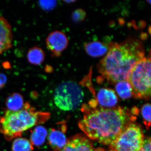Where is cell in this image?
I'll use <instances>...</instances> for the list:
<instances>
[{
  "label": "cell",
  "mask_w": 151,
  "mask_h": 151,
  "mask_svg": "<svg viewBox=\"0 0 151 151\" xmlns=\"http://www.w3.org/2000/svg\"><path fill=\"white\" fill-rule=\"evenodd\" d=\"M78 126L89 139L104 145H111L128 124L136 120L137 109L116 107L84 108Z\"/></svg>",
  "instance_id": "obj_1"
},
{
  "label": "cell",
  "mask_w": 151,
  "mask_h": 151,
  "mask_svg": "<svg viewBox=\"0 0 151 151\" xmlns=\"http://www.w3.org/2000/svg\"><path fill=\"white\" fill-rule=\"evenodd\" d=\"M145 55V50L140 40L129 37L121 43L109 44L108 53L97 65L101 78L115 84L128 81L134 65Z\"/></svg>",
  "instance_id": "obj_2"
},
{
  "label": "cell",
  "mask_w": 151,
  "mask_h": 151,
  "mask_svg": "<svg viewBox=\"0 0 151 151\" xmlns=\"http://www.w3.org/2000/svg\"><path fill=\"white\" fill-rule=\"evenodd\" d=\"M50 117L47 112L36 111L28 103L22 110L7 111L0 117V132L6 140L20 137L23 132L37 124H43Z\"/></svg>",
  "instance_id": "obj_3"
},
{
  "label": "cell",
  "mask_w": 151,
  "mask_h": 151,
  "mask_svg": "<svg viewBox=\"0 0 151 151\" xmlns=\"http://www.w3.org/2000/svg\"><path fill=\"white\" fill-rule=\"evenodd\" d=\"M128 81L132 86V95L136 99L149 100L151 94L150 56L145 57L134 65Z\"/></svg>",
  "instance_id": "obj_4"
},
{
  "label": "cell",
  "mask_w": 151,
  "mask_h": 151,
  "mask_svg": "<svg viewBox=\"0 0 151 151\" xmlns=\"http://www.w3.org/2000/svg\"><path fill=\"white\" fill-rule=\"evenodd\" d=\"M84 92L81 86L74 81H63L55 90L54 100L55 105L64 111H70L81 105Z\"/></svg>",
  "instance_id": "obj_5"
},
{
  "label": "cell",
  "mask_w": 151,
  "mask_h": 151,
  "mask_svg": "<svg viewBox=\"0 0 151 151\" xmlns=\"http://www.w3.org/2000/svg\"><path fill=\"white\" fill-rule=\"evenodd\" d=\"M144 139L142 127L132 122L124 128L110 147L114 151H139Z\"/></svg>",
  "instance_id": "obj_6"
},
{
  "label": "cell",
  "mask_w": 151,
  "mask_h": 151,
  "mask_svg": "<svg viewBox=\"0 0 151 151\" xmlns=\"http://www.w3.org/2000/svg\"><path fill=\"white\" fill-rule=\"evenodd\" d=\"M46 46L53 56L59 57L67 47L68 39L64 33L55 31L50 33L47 37Z\"/></svg>",
  "instance_id": "obj_7"
},
{
  "label": "cell",
  "mask_w": 151,
  "mask_h": 151,
  "mask_svg": "<svg viewBox=\"0 0 151 151\" xmlns=\"http://www.w3.org/2000/svg\"><path fill=\"white\" fill-rule=\"evenodd\" d=\"M54 151H95L92 142L84 135L78 134L68 140L63 148Z\"/></svg>",
  "instance_id": "obj_8"
},
{
  "label": "cell",
  "mask_w": 151,
  "mask_h": 151,
  "mask_svg": "<svg viewBox=\"0 0 151 151\" xmlns=\"http://www.w3.org/2000/svg\"><path fill=\"white\" fill-rule=\"evenodd\" d=\"M13 37L10 24L4 17L0 15V55L12 47Z\"/></svg>",
  "instance_id": "obj_9"
},
{
  "label": "cell",
  "mask_w": 151,
  "mask_h": 151,
  "mask_svg": "<svg viewBox=\"0 0 151 151\" xmlns=\"http://www.w3.org/2000/svg\"><path fill=\"white\" fill-rule=\"evenodd\" d=\"M97 99L99 104L105 108H114L118 102L116 92L110 88L100 89L97 93Z\"/></svg>",
  "instance_id": "obj_10"
},
{
  "label": "cell",
  "mask_w": 151,
  "mask_h": 151,
  "mask_svg": "<svg viewBox=\"0 0 151 151\" xmlns=\"http://www.w3.org/2000/svg\"><path fill=\"white\" fill-rule=\"evenodd\" d=\"M109 44H105L99 41H94L84 44L86 53L93 57L103 56L108 51Z\"/></svg>",
  "instance_id": "obj_11"
},
{
  "label": "cell",
  "mask_w": 151,
  "mask_h": 151,
  "mask_svg": "<svg viewBox=\"0 0 151 151\" xmlns=\"http://www.w3.org/2000/svg\"><path fill=\"white\" fill-rule=\"evenodd\" d=\"M50 145L54 150H60L66 145L68 140L63 131L52 128L48 136Z\"/></svg>",
  "instance_id": "obj_12"
},
{
  "label": "cell",
  "mask_w": 151,
  "mask_h": 151,
  "mask_svg": "<svg viewBox=\"0 0 151 151\" xmlns=\"http://www.w3.org/2000/svg\"><path fill=\"white\" fill-rule=\"evenodd\" d=\"M47 136V131L43 126H38L31 132L30 142L33 145L40 147L43 145Z\"/></svg>",
  "instance_id": "obj_13"
},
{
  "label": "cell",
  "mask_w": 151,
  "mask_h": 151,
  "mask_svg": "<svg viewBox=\"0 0 151 151\" xmlns=\"http://www.w3.org/2000/svg\"><path fill=\"white\" fill-rule=\"evenodd\" d=\"M25 103L23 97L18 93H14L7 98L6 105L11 111H18L22 110L24 107Z\"/></svg>",
  "instance_id": "obj_14"
},
{
  "label": "cell",
  "mask_w": 151,
  "mask_h": 151,
  "mask_svg": "<svg viewBox=\"0 0 151 151\" xmlns=\"http://www.w3.org/2000/svg\"><path fill=\"white\" fill-rule=\"evenodd\" d=\"M45 53L43 50L37 46L30 49L27 54L28 61L31 64L39 65L44 60Z\"/></svg>",
  "instance_id": "obj_15"
},
{
  "label": "cell",
  "mask_w": 151,
  "mask_h": 151,
  "mask_svg": "<svg viewBox=\"0 0 151 151\" xmlns=\"http://www.w3.org/2000/svg\"><path fill=\"white\" fill-rule=\"evenodd\" d=\"M115 89L118 95L123 99H127L132 97V86L128 81H119L116 83Z\"/></svg>",
  "instance_id": "obj_16"
},
{
  "label": "cell",
  "mask_w": 151,
  "mask_h": 151,
  "mask_svg": "<svg viewBox=\"0 0 151 151\" xmlns=\"http://www.w3.org/2000/svg\"><path fill=\"white\" fill-rule=\"evenodd\" d=\"M33 150L32 144L26 138H16L12 145V151H32Z\"/></svg>",
  "instance_id": "obj_17"
},
{
  "label": "cell",
  "mask_w": 151,
  "mask_h": 151,
  "mask_svg": "<svg viewBox=\"0 0 151 151\" xmlns=\"http://www.w3.org/2000/svg\"><path fill=\"white\" fill-rule=\"evenodd\" d=\"M151 105L147 103L143 105L141 110L144 124L147 129L150 128L151 124Z\"/></svg>",
  "instance_id": "obj_18"
},
{
  "label": "cell",
  "mask_w": 151,
  "mask_h": 151,
  "mask_svg": "<svg viewBox=\"0 0 151 151\" xmlns=\"http://www.w3.org/2000/svg\"><path fill=\"white\" fill-rule=\"evenodd\" d=\"M39 4L45 10H51L56 6L57 1H40Z\"/></svg>",
  "instance_id": "obj_19"
},
{
  "label": "cell",
  "mask_w": 151,
  "mask_h": 151,
  "mask_svg": "<svg viewBox=\"0 0 151 151\" xmlns=\"http://www.w3.org/2000/svg\"><path fill=\"white\" fill-rule=\"evenodd\" d=\"M86 12L81 9H78L73 12L72 18L74 21L79 22L84 20L86 17Z\"/></svg>",
  "instance_id": "obj_20"
},
{
  "label": "cell",
  "mask_w": 151,
  "mask_h": 151,
  "mask_svg": "<svg viewBox=\"0 0 151 151\" xmlns=\"http://www.w3.org/2000/svg\"><path fill=\"white\" fill-rule=\"evenodd\" d=\"M151 139L150 137L144 138V140L139 151H151Z\"/></svg>",
  "instance_id": "obj_21"
},
{
  "label": "cell",
  "mask_w": 151,
  "mask_h": 151,
  "mask_svg": "<svg viewBox=\"0 0 151 151\" xmlns=\"http://www.w3.org/2000/svg\"><path fill=\"white\" fill-rule=\"evenodd\" d=\"M7 81L6 76L4 74H0V89L2 88Z\"/></svg>",
  "instance_id": "obj_22"
},
{
  "label": "cell",
  "mask_w": 151,
  "mask_h": 151,
  "mask_svg": "<svg viewBox=\"0 0 151 151\" xmlns=\"http://www.w3.org/2000/svg\"><path fill=\"white\" fill-rule=\"evenodd\" d=\"M76 1H65V2L68 3V4H70V3L74 2Z\"/></svg>",
  "instance_id": "obj_23"
},
{
  "label": "cell",
  "mask_w": 151,
  "mask_h": 151,
  "mask_svg": "<svg viewBox=\"0 0 151 151\" xmlns=\"http://www.w3.org/2000/svg\"><path fill=\"white\" fill-rule=\"evenodd\" d=\"M109 151H114L113 150H110Z\"/></svg>",
  "instance_id": "obj_24"
}]
</instances>
